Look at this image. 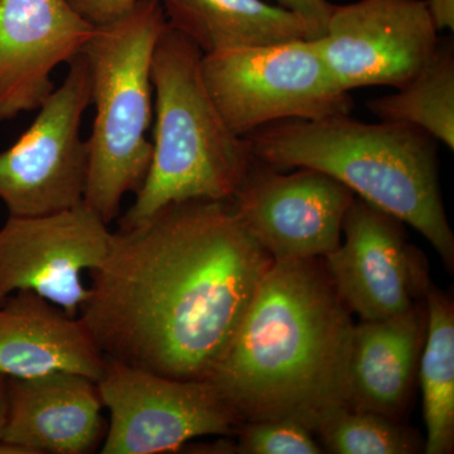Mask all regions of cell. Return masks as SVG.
Returning <instances> with one entry per match:
<instances>
[{
  "label": "cell",
  "mask_w": 454,
  "mask_h": 454,
  "mask_svg": "<svg viewBox=\"0 0 454 454\" xmlns=\"http://www.w3.org/2000/svg\"><path fill=\"white\" fill-rule=\"evenodd\" d=\"M273 262L231 201L170 203L112 232L79 318L109 360L207 380Z\"/></svg>",
  "instance_id": "6da1fadb"
},
{
  "label": "cell",
  "mask_w": 454,
  "mask_h": 454,
  "mask_svg": "<svg viewBox=\"0 0 454 454\" xmlns=\"http://www.w3.org/2000/svg\"><path fill=\"white\" fill-rule=\"evenodd\" d=\"M354 322L319 259L274 260L207 380L239 424L310 432L346 404Z\"/></svg>",
  "instance_id": "7a4b0ae2"
},
{
  "label": "cell",
  "mask_w": 454,
  "mask_h": 454,
  "mask_svg": "<svg viewBox=\"0 0 454 454\" xmlns=\"http://www.w3.org/2000/svg\"><path fill=\"white\" fill-rule=\"evenodd\" d=\"M247 139L260 163L319 170L414 227L452 270L454 235L442 200L437 146L426 131L404 122L369 124L345 114L273 122Z\"/></svg>",
  "instance_id": "3957f363"
},
{
  "label": "cell",
  "mask_w": 454,
  "mask_h": 454,
  "mask_svg": "<svg viewBox=\"0 0 454 454\" xmlns=\"http://www.w3.org/2000/svg\"><path fill=\"white\" fill-rule=\"evenodd\" d=\"M202 57L169 26L157 42L151 167L121 227L142 223L170 203L231 201L256 162L249 140L227 125L215 104L203 80Z\"/></svg>",
  "instance_id": "277c9868"
},
{
  "label": "cell",
  "mask_w": 454,
  "mask_h": 454,
  "mask_svg": "<svg viewBox=\"0 0 454 454\" xmlns=\"http://www.w3.org/2000/svg\"><path fill=\"white\" fill-rule=\"evenodd\" d=\"M167 26L160 0H138L97 26L82 50L95 106L83 203L107 225L121 214L124 196L138 192L151 167L152 59Z\"/></svg>",
  "instance_id": "5b68a950"
},
{
  "label": "cell",
  "mask_w": 454,
  "mask_h": 454,
  "mask_svg": "<svg viewBox=\"0 0 454 454\" xmlns=\"http://www.w3.org/2000/svg\"><path fill=\"white\" fill-rule=\"evenodd\" d=\"M202 74L227 125L241 137L273 122L351 113L316 41L244 47L202 57Z\"/></svg>",
  "instance_id": "8992f818"
},
{
  "label": "cell",
  "mask_w": 454,
  "mask_h": 454,
  "mask_svg": "<svg viewBox=\"0 0 454 454\" xmlns=\"http://www.w3.org/2000/svg\"><path fill=\"white\" fill-rule=\"evenodd\" d=\"M90 104L91 80L82 52L68 62L64 82L38 107L31 127L0 152V200L9 216H42L83 202L89 148L80 130Z\"/></svg>",
  "instance_id": "52a82bcc"
},
{
  "label": "cell",
  "mask_w": 454,
  "mask_h": 454,
  "mask_svg": "<svg viewBox=\"0 0 454 454\" xmlns=\"http://www.w3.org/2000/svg\"><path fill=\"white\" fill-rule=\"evenodd\" d=\"M106 360L98 387L110 420L101 453H175L192 439L238 432L240 424L210 381Z\"/></svg>",
  "instance_id": "ba28073f"
},
{
  "label": "cell",
  "mask_w": 454,
  "mask_h": 454,
  "mask_svg": "<svg viewBox=\"0 0 454 454\" xmlns=\"http://www.w3.org/2000/svg\"><path fill=\"white\" fill-rule=\"evenodd\" d=\"M438 29L426 0H358L334 5L319 53L345 91L399 89L434 55Z\"/></svg>",
  "instance_id": "9c48e42d"
},
{
  "label": "cell",
  "mask_w": 454,
  "mask_h": 454,
  "mask_svg": "<svg viewBox=\"0 0 454 454\" xmlns=\"http://www.w3.org/2000/svg\"><path fill=\"white\" fill-rule=\"evenodd\" d=\"M112 231L82 202L42 216H9L0 229V304L32 291L79 317L89 288L82 273L101 264Z\"/></svg>",
  "instance_id": "30bf717a"
},
{
  "label": "cell",
  "mask_w": 454,
  "mask_h": 454,
  "mask_svg": "<svg viewBox=\"0 0 454 454\" xmlns=\"http://www.w3.org/2000/svg\"><path fill=\"white\" fill-rule=\"evenodd\" d=\"M402 223L354 197L343 220L345 240L324 258L340 297L363 321L408 312L428 291L426 265L406 243Z\"/></svg>",
  "instance_id": "8fae6325"
},
{
  "label": "cell",
  "mask_w": 454,
  "mask_h": 454,
  "mask_svg": "<svg viewBox=\"0 0 454 454\" xmlns=\"http://www.w3.org/2000/svg\"><path fill=\"white\" fill-rule=\"evenodd\" d=\"M255 163L231 203L271 258L319 259L333 252L354 193L319 170L282 175Z\"/></svg>",
  "instance_id": "7c38bea8"
},
{
  "label": "cell",
  "mask_w": 454,
  "mask_h": 454,
  "mask_svg": "<svg viewBox=\"0 0 454 454\" xmlns=\"http://www.w3.org/2000/svg\"><path fill=\"white\" fill-rule=\"evenodd\" d=\"M95 28L68 0H0V121L38 109Z\"/></svg>",
  "instance_id": "4fadbf2b"
},
{
  "label": "cell",
  "mask_w": 454,
  "mask_h": 454,
  "mask_svg": "<svg viewBox=\"0 0 454 454\" xmlns=\"http://www.w3.org/2000/svg\"><path fill=\"white\" fill-rule=\"evenodd\" d=\"M98 382L74 372L8 378V419L0 454H89L103 446Z\"/></svg>",
  "instance_id": "5bb4252c"
},
{
  "label": "cell",
  "mask_w": 454,
  "mask_h": 454,
  "mask_svg": "<svg viewBox=\"0 0 454 454\" xmlns=\"http://www.w3.org/2000/svg\"><path fill=\"white\" fill-rule=\"evenodd\" d=\"M106 365L79 317L32 291L0 304V373L7 378L74 372L98 382Z\"/></svg>",
  "instance_id": "9a60e30c"
},
{
  "label": "cell",
  "mask_w": 454,
  "mask_h": 454,
  "mask_svg": "<svg viewBox=\"0 0 454 454\" xmlns=\"http://www.w3.org/2000/svg\"><path fill=\"white\" fill-rule=\"evenodd\" d=\"M422 307L355 325L346 367V404L390 419L404 413L426 340Z\"/></svg>",
  "instance_id": "2e32d148"
},
{
  "label": "cell",
  "mask_w": 454,
  "mask_h": 454,
  "mask_svg": "<svg viewBox=\"0 0 454 454\" xmlns=\"http://www.w3.org/2000/svg\"><path fill=\"white\" fill-rule=\"evenodd\" d=\"M170 28L202 55L309 40L303 22L262 0H160Z\"/></svg>",
  "instance_id": "e0dca14e"
},
{
  "label": "cell",
  "mask_w": 454,
  "mask_h": 454,
  "mask_svg": "<svg viewBox=\"0 0 454 454\" xmlns=\"http://www.w3.org/2000/svg\"><path fill=\"white\" fill-rule=\"evenodd\" d=\"M427 333L419 358L427 454H450L454 448V307L435 288H428Z\"/></svg>",
  "instance_id": "ac0fdd59"
},
{
  "label": "cell",
  "mask_w": 454,
  "mask_h": 454,
  "mask_svg": "<svg viewBox=\"0 0 454 454\" xmlns=\"http://www.w3.org/2000/svg\"><path fill=\"white\" fill-rule=\"evenodd\" d=\"M382 121L404 122L454 148V46L439 40L434 55L411 82L387 97L367 103Z\"/></svg>",
  "instance_id": "d6986e66"
},
{
  "label": "cell",
  "mask_w": 454,
  "mask_h": 454,
  "mask_svg": "<svg viewBox=\"0 0 454 454\" xmlns=\"http://www.w3.org/2000/svg\"><path fill=\"white\" fill-rule=\"evenodd\" d=\"M324 452L334 454H411L419 450L417 439L384 415L345 405L317 426Z\"/></svg>",
  "instance_id": "ffe728a7"
},
{
  "label": "cell",
  "mask_w": 454,
  "mask_h": 454,
  "mask_svg": "<svg viewBox=\"0 0 454 454\" xmlns=\"http://www.w3.org/2000/svg\"><path fill=\"white\" fill-rule=\"evenodd\" d=\"M234 453L321 454L325 453L315 434L303 424L291 419L241 423Z\"/></svg>",
  "instance_id": "44dd1931"
},
{
  "label": "cell",
  "mask_w": 454,
  "mask_h": 454,
  "mask_svg": "<svg viewBox=\"0 0 454 454\" xmlns=\"http://www.w3.org/2000/svg\"><path fill=\"white\" fill-rule=\"evenodd\" d=\"M279 7L300 18L309 33V40L316 41L327 32L333 4L328 0H277Z\"/></svg>",
  "instance_id": "7402d4cb"
},
{
  "label": "cell",
  "mask_w": 454,
  "mask_h": 454,
  "mask_svg": "<svg viewBox=\"0 0 454 454\" xmlns=\"http://www.w3.org/2000/svg\"><path fill=\"white\" fill-rule=\"evenodd\" d=\"M68 2L90 23L98 26L121 16L138 0H68Z\"/></svg>",
  "instance_id": "603a6c76"
},
{
  "label": "cell",
  "mask_w": 454,
  "mask_h": 454,
  "mask_svg": "<svg viewBox=\"0 0 454 454\" xmlns=\"http://www.w3.org/2000/svg\"><path fill=\"white\" fill-rule=\"evenodd\" d=\"M427 7L438 31L454 29V0H426Z\"/></svg>",
  "instance_id": "cb8c5ba5"
},
{
  "label": "cell",
  "mask_w": 454,
  "mask_h": 454,
  "mask_svg": "<svg viewBox=\"0 0 454 454\" xmlns=\"http://www.w3.org/2000/svg\"><path fill=\"white\" fill-rule=\"evenodd\" d=\"M8 419V378L0 373V441Z\"/></svg>",
  "instance_id": "d4e9b609"
}]
</instances>
